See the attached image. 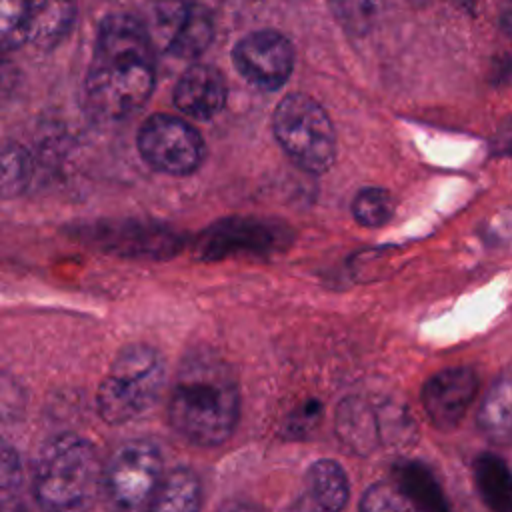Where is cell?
<instances>
[{
    "label": "cell",
    "mask_w": 512,
    "mask_h": 512,
    "mask_svg": "<svg viewBox=\"0 0 512 512\" xmlns=\"http://www.w3.org/2000/svg\"><path fill=\"white\" fill-rule=\"evenodd\" d=\"M150 28L132 14H108L96 32L86 74V98L108 120H122L140 110L156 82V54Z\"/></svg>",
    "instance_id": "6da1fadb"
},
{
    "label": "cell",
    "mask_w": 512,
    "mask_h": 512,
    "mask_svg": "<svg viewBox=\"0 0 512 512\" xmlns=\"http://www.w3.org/2000/svg\"><path fill=\"white\" fill-rule=\"evenodd\" d=\"M238 414L240 390L230 364L208 348L188 352L168 398L172 428L188 442L212 448L232 436Z\"/></svg>",
    "instance_id": "7a4b0ae2"
},
{
    "label": "cell",
    "mask_w": 512,
    "mask_h": 512,
    "mask_svg": "<svg viewBox=\"0 0 512 512\" xmlns=\"http://www.w3.org/2000/svg\"><path fill=\"white\" fill-rule=\"evenodd\" d=\"M102 480L94 446L78 434H60L38 452L32 472L36 502L46 510L88 506Z\"/></svg>",
    "instance_id": "3957f363"
},
{
    "label": "cell",
    "mask_w": 512,
    "mask_h": 512,
    "mask_svg": "<svg viewBox=\"0 0 512 512\" xmlns=\"http://www.w3.org/2000/svg\"><path fill=\"white\" fill-rule=\"evenodd\" d=\"M164 380L162 354L148 344H128L116 354L98 386V414L108 424L134 420L156 402Z\"/></svg>",
    "instance_id": "277c9868"
},
{
    "label": "cell",
    "mask_w": 512,
    "mask_h": 512,
    "mask_svg": "<svg viewBox=\"0 0 512 512\" xmlns=\"http://www.w3.org/2000/svg\"><path fill=\"white\" fill-rule=\"evenodd\" d=\"M272 132L304 170L322 174L336 158V132L326 110L308 94L284 96L272 114Z\"/></svg>",
    "instance_id": "5b68a950"
},
{
    "label": "cell",
    "mask_w": 512,
    "mask_h": 512,
    "mask_svg": "<svg viewBox=\"0 0 512 512\" xmlns=\"http://www.w3.org/2000/svg\"><path fill=\"white\" fill-rule=\"evenodd\" d=\"M162 456L146 440H130L114 450L102 470V484L122 510L150 508L162 482Z\"/></svg>",
    "instance_id": "8992f818"
},
{
    "label": "cell",
    "mask_w": 512,
    "mask_h": 512,
    "mask_svg": "<svg viewBox=\"0 0 512 512\" xmlns=\"http://www.w3.org/2000/svg\"><path fill=\"white\" fill-rule=\"evenodd\" d=\"M336 432L354 452L368 454L386 444H400L412 436L414 426L402 406L362 396L346 398L336 414Z\"/></svg>",
    "instance_id": "52a82bcc"
},
{
    "label": "cell",
    "mask_w": 512,
    "mask_h": 512,
    "mask_svg": "<svg viewBox=\"0 0 512 512\" xmlns=\"http://www.w3.org/2000/svg\"><path fill=\"white\" fill-rule=\"evenodd\" d=\"M136 142L144 162L164 174H192L204 160V140L198 130L172 114L148 116Z\"/></svg>",
    "instance_id": "ba28073f"
},
{
    "label": "cell",
    "mask_w": 512,
    "mask_h": 512,
    "mask_svg": "<svg viewBox=\"0 0 512 512\" xmlns=\"http://www.w3.org/2000/svg\"><path fill=\"white\" fill-rule=\"evenodd\" d=\"M150 34L166 54L190 60L210 46L214 20L210 10L194 0H158L152 8Z\"/></svg>",
    "instance_id": "9c48e42d"
},
{
    "label": "cell",
    "mask_w": 512,
    "mask_h": 512,
    "mask_svg": "<svg viewBox=\"0 0 512 512\" xmlns=\"http://www.w3.org/2000/svg\"><path fill=\"white\" fill-rule=\"evenodd\" d=\"M232 64L252 86L262 90H278L292 74L294 48L292 42L278 30H254L234 44Z\"/></svg>",
    "instance_id": "30bf717a"
},
{
    "label": "cell",
    "mask_w": 512,
    "mask_h": 512,
    "mask_svg": "<svg viewBox=\"0 0 512 512\" xmlns=\"http://www.w3.org/2000/svg\"><path fill=\"white\" fill-rule=\"evenodd\" d=\"M478 392V376L468 366L444 368L426 380L422 406L438 430H452L460 424Z\"/></svg>",
    "instance_id": "8fae6325"
},
{
    "label": "cell",
    "mask_w": 512,
    "mask_h": 512,
    "mask_svg": "<svg viewBox=\"0 0 512 512\" xmlns=\"http://www.w3.org/2000/svg\"><path fill=\"white\" fill-rule=\"evenodd\" d=\"M282 240H286V232L270 222L258 218H234L206 230L200 238L198 252L204 258L230 254L238 248L240 252H270Z\"/></svg>",
    "instance_id": "7c38bea8"
},
{
    "label": "cell",
    "mask_w": 512,
    "mask_h": 512,
    "mask_svg": "<svg viewBox=\"0 0 512 512\" xmlns=\"http://www.w3.org/2000/svg\"><path fill=\"white\" fill-rule=\"evenodd\" d=\"M226 94V78L216 66L192 64L174 86V104L186 116L208 120L224 108Z\"/></svg>",
    "instance_id": "4fadbf2b"
},
{
    "label": "cell",
    "mask_w": 512,
    "mask_h": 512,
    "mask_svg": "<svg viewBox=\"0 0 512 512\" xmlns=\"http://www.w3.org/2000/svg\"><path fill=\"white\" fill-rule=\"evenodd\" d=\"M480 432L496 446H512V368L488 388L476 416Z\"/></svg>",
    "instance_id": "5bb4252c"
},
{
    "label": "cell",
    "mask_w": 512,
    "mask_h": 512,
    "mask_svg": "<svg viewBox=\"0 0 512 512\" xmlns=\"http://www.w3.org/2000/svg\"><path fill=\"white\" fill-rule=\"evenodd\" d=\"M78 0H28L30 42L40 50L56 48L72 30Z\"/></svg>",
    "instance_id": "9a60e30c"
},
{
    "label": "cell",
    "mask_w": 512,
    "mask_h": 512,
    "mask_svg": "<svg viewBox=\"0 0 512 512\" xmlns=\"http://www.w3.org/2000/svg\"><path fill=\"white\" fill-rule=\"evenodd\" d=\"M472 472L484 504L496 512H512V472L508 464L500 456L484 452L474 460Z\"/></svg>",
    "instance_id": "2e32d148"
},
{
    "label": "cell",
    "mask_w": 512,
    "mask_h": 512,
    "mask_svg": "<svg viewBox=\"0 0 512 512\" xmlns=\"http://www.w3.org/2000/svg\"><path fill=\"white\" fill-rule=\"evenodd\" d=\"M306 488L314 504L322 510H340L346 506L350 496L346 472L330 458L310 464L306 470Z\"/></svg>",
    "instance_id": "e0dca14e"
},
{
    "label": "cell",
    "mask_w": 512,
    "mask_h": 512,
    "mask_svg": "<svg viewBox=\"0 0 512 512\" xmlns=\"http://www.w3.org/2000/svg\"><path fill=\"white\" fill-rule=\"evenodd\" d=\"M396 484L414 508L446 510L448 502L434 474L420 462H406L396 470Z\"/></svg>",
    "instance_id": "ac0fdd59"
},
{
    "label": "cell",
    "mask_w": 512,
    "mask_h": 512,
    "mask_svg": "<svg viewBox=\"0 0 512 512\" xmlns=\"http://www.w3.org/2000/svg\"><path fill=\"white\" fill-rule=\"evenodd\" d=\"M198 506H200L198 478L190 470L178 468L168 472L162 478L150 508L162 510V512H190V510H196Z\"/></svg>",
    "instance_id": "d6986e66"
},
{
    "label": "cell",
    "mask_w": 512,
    "mask_h": 512,
    "mask_svg": "<svg viewBox=\"0 0 512 512\" xmlns=\"http://www.w3.org/2000/svg\"><path fill=\"white\" fill-rule=\"evenodd\" d=\"M352 214L358 224L378 228L386 224L394 214V202L388 190L368 186L356 192L352 200Z\"/></svg>",
    "instance_id": "ffe728a7"
},
{
    "label": "cell",
    "mask_w": 512,
    "mask_h": 512,
    "mask_svg": "<svg viewBox=\"0 0 512 512\" xmlns=\"http://www.w3.org/2000/svg\"><path fill=\"white\" fill-rule=\"evenodd\" d=\"M0 40L4 50L30 42L28 0H0Z\"/></svg>",
    "instance_id": "44dd1931"
},
{
    "label": "cell",
    "mask_w": 512,
    "mask_h": 512,
    "mask_svg": "<svg viewBox=\"0 0 512 512\" xmlns=\"http://www.w3.org/2000/svg\"><path fill=\"white\" fill-rule=\"evenodd\" d=\"M30 178V156L14 142H6L2 148V196L12 198L24 190Z\"/></svg>",
    "instance_id": "7402d4cb"
},
{
    "label": "cell",
    "mask_w": 512,
    "mask_h": 512,
    "mask_svg": "<svg viewBox=\"0 0 512 512\" xmlns=\"http://www.w3.org/2000/svg\"><path fill=\"white\" fill-rule=\"evenodd\" d=\"M360 508L362 510H410L414 506L398 488V484L394 486L388 482H378L364 492L360 500Z\"/></svg>",
    "instance_id": "603a6c76"
},
{
    "label": "cell",
    "mask_w": 512,
    "mask_h": 512,
    "mask_svg": "<svg viewBox=\"0 0 512 512\" xmlns=\"http://www.w3.org/2000/svg\"><path fill=\"white\" fill-rule=\"evenodd\" d=\"M0 478H2V502L6 506L8 498L18 494L20 482H22L18 456H16V452L8 444H4V448H2V472H0Z\"/></svg>",
    "instance_id": "cb8c5ba5"
},
{
    "label": "cell",
    "mask_w": 512,
    "mask_h": 512,
    "mask_svg": "<svg viewBox=\"0 0 512 512\" xmlns=\"http://www.w3.org/2000/svg\"><path fill=\"white\" fill-rule=\"evenodd\" d=\"M496 146L500 148V152H504V154L512 156V124H510V126H506V128L502 130V134H500V138H498Z\"/></svg>",
    "instance_id": "d4e9b609"
},
{
    "label": "cell",
    "mask_w": 512,
    "mask_h": 512,
    "mask_svg": "<svg viewBox=\"0 0 512 512\" xmlns=\"http://www.w3.org/2000/svg\"><path fill=\"white\" fill-rule=\"evenodd\" d=\"M500 26H502L504 34L512 40V4L506 6V8L500 12Z\"/></svg>",
    "instance_id": "484cf974"
},
{
    "label": "cell",
    "mask_w": 512,
    "mask_h": 512,
    "mask_svg": "<svg viewBox=\"0 0 512 512\" xmlns=\"http://www.w3.org/2000/svg\"><path fill=\"white\" fill-rule=\"evenodd\" d=\"M454 4H458L460 8H472L474 6V0H450Z\"/></svg>",
    "instance_id": "4316f807"
}]
</instances>
